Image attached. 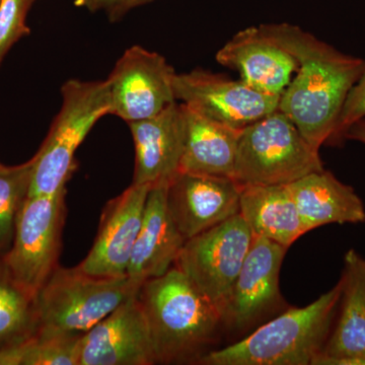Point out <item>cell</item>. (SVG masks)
Segmentation results:
<instances>
[{
	"instance_id": "17",
	"label": "cell",
	"mask_w": 365,
	"mask_h": 365,
	"mask_svg": "<svg viewBox=\"0 0 365 365\" xmlns=\"http://www.w3.org/2000/svg\"><path fill=\"white\" fill-rule=\"evenodd\" d=\"M340 282L332 330L313 365H365V258L355 250L345 254Z\"/></svg>"
},
{
	"instance_id": "27",
	"label": "cell",
	"mask_w": 365,
	"mask_h": 365,
	"mask_svg": "<svg viewBox=\"0 0 365 365\" xmlns=\"http://www.w3.org/2000/svg\"><path fill=\"white\" fill-rule=\"evenodd\" d=\"M151 1L153 0H111L106 9L109 14L110 20L114 21L121 19L134 7L143 6Z\"/></svg>"
},
{
	"instance_id": "22",
	"label": "cell",
	"mask_w": 365,
	"mask_h": 365,
	"mask_svg": "<svg viewBox=\"0 0 365 365\" xmlns=\"http://www.w3.org/2000/svg\"><path fill=\"white\" fill-rule=\"evenodd\" d=\"M39 316L35 295L11 277L0 259V351L35 337Z\"/></svg>"
},
{
	"instance_id": "21",
	"label": "cell",
	"mask_w": 365,
	"mask_h": 365,
	"mask_svg": "<svg viewBox=\"0 0 365 365\" xmlns=\"http://www.w3.org/2000/svg\"><path fill=\"white\" fill-rule=\"evenodd\" d=\"M239 213L254 237L287 249L309 232L287 185L242 187Z\"/></svg>"
},
{
	"instance_id": "28",
	"label": "cell",
	"mask_w": 365,
	"mask_h": 365,
	"mask_svg": "<svg viewBox=\"0 0 365 365\" xmlns=\"http://www.w3.org/2000/svg\"><path fill=\"white\" fill-rule=\"evenodd\" d=\"M349 139V140L359 141L365 144V118L359 120L353 123L343 135V140Z\"/></svg>"
},
{
	"instance_id": "16",
	"label": "cell",
	"mask_w": 365,
	"mask_h": 365,
	"mask_svg": "<svg viewBox=\"0 0 365 365\" xmlns=\"http://www.w3.org/2000/svg\"><path fill=\"white\" fill-rule=\"evenodd\" d=\"M216 61L237 71L255 90L279 97L299 68L297 59L266 37L259 26L235 34L216 53Z\"/></svg>"
},
{
	"instance_id": "29",
	"label": "cell",
	"mask_w": 365,
	"mask_h": 365,
	"mask_svg": "<svg viewBox=\"0 0 365 365\" xmlns=\"http://www.w3.org/2000/svg\"><path fill=\"white\" fill-rule=\"evenodd\" d=\"M111 0H76L78 6L88 7L91 11L107 7Z\"/></svg>"
},
{
	"instance_id": "8",
	"label": "cell",
	"mask_w": 365,
	"mask_h": 365,
	"mask_svg": "<svg viewBox=\"0 0 365 365\" xmlns=\"http://www.w3.org/2000/svg\"><path fill=\"white\" fill-rule=\"evenodd\" d=\"M253 239L239 213L185 242L174 266L207 297L220 314Z\"/></svg>"
},
{
	"instance_id": "20",
	"label": "cell",
	"mask_w": 365,
	"mask_h": 365,
	"mask_svg": "<svg viewBox=\"0 0 365 365\" xmlns=\"http://www.w3.org/2000/svg\"><path fill=\"white\" fill-rule=\"evenodd\" d=\"M182 107L186 137L180 172L232 179L242 130Z\"/></svg>"
},
{
	"instance_id": "19",
	"label": "cell",
	"mask_w": 365,
	"mask_h": 365,
	"mask_svg": "<svg viewBox=\"0 0 365 365\" xmlns=\"http://www.w3.org/2000/svg\"><path fill=\"white\" fill-rule=\"evenodd\" d=\"M307 232L327 225L365 222V208L349 185L325 169L287 185Z\"/></svg>"
},
{
	"instance_id": "1",
	"label": "cell",
	"mask_w": 365,
	"mask_h": 365,
	"mask_svg": "<svg viewBox=\"0 0 365 365\" xmlns=\"http://www.w3.org/2000/svg\"><path fill=\"white\" fill-rule=\"evenodd\" d=\"M261 32L297 59L299 68L280 96L287 115L316 150L331 143L340 113L365 60L349 56L292 24H265Z\"/></svg>"
},
{
	"instance_id": "2",
	"label": "cell",
	"mask_w": 365,
	"mask_h": 365,
	"mask_svg": "<svg viewBox=\"0 0 365 365\" xmlns=\"http://www.w3.org/2000/svg\"><path fill=\"white\" fill-rule=\"evenodd\" d=\"M157 364L197 361L222 326L218 309L179 269L146 280L138 294Z\"/></svg>"
},
{
	"instance_id": "25",
	"label": "cell",
	"mask_w": 365,
	"mask_h": 365,
	"mask_svg": "<svg viewBox=\"0 0 365 365\" xmlns=\"http://www.w3.org/2000/svg\"><path fill=\"white\" fill-rule=\"evenodd\" d=\"M31 0H0V66L11 47L30 33L26 24Z\"/></svg>"
},
{
	"instance_id": "9",
	"label": "cell",
	"mask_w": 365,
	"mask_h": 365,
	"mask_svg": "<svg viewBox=\"0 0 365 365\" xmlns=\"http://www.w3.org/2000/svg\"><path fill=\"white\" fill-rule=\"evenodd\" d=\"M287 250L269 240L254 237L246 260L220 309L222 328L245 337L265 323V319L285 309L279 277Z\"/></svg>"
},
{
	"instance_id": "13",
	"label": "cell",
	"mask_w": 365,
	"mask_h": 365,
	"mask_svg": "<svg viewBox=\"0 0 365 365\" xmlns=\"http://www.w3.org/2000/svg\"><path fill=\"white\" fill-rule=\"evenodd\" d=\"M241 191L232 178L179 172L168 185V209L188 241L239 215Z\"/></svg>"
},
{
	"instance_id": "5",
	"label": "cell",
	"mask_w": 365,
	"mask_h": 365,
	"mask_svg": "<svg viewBox=\"0 0 365 365\" xmlns=\"http://www.w3.org/2000/svg\"><path fill=\"white\" fill-rule=\"evenodd\" d=\"M61 95L60 111L33 158L28 196L54 195L66 189L76 168V150L98 120L111 113L106 81L71 79L62 86Z\"/></svg>"
},
{
	"instance_id": "11",
	"label": "cell",
	"mask_w": 365,
	"mask_h": 365,
	"mask_svg": "<svg viewBox=\"0 0 365 365\" xmlns=\"http://www.w3.org/2000/svg\"><path fill=\"white\" fill-rule=\"evenodd\" d=\"M176 100L216 122L242 129L277 111L279 96L251 88L244 81L196 69L176 74Z\"/></svg>"
},
{
	"instance_id": "14",
	"label": "cell",
	"mask_w": 365,
	"mask_h": 365,
	"mask_svg": "<svg viewBox=\"0 0 365 365\" xmlns=\"http://www.w3.org/2000/svg\"><path fill=\"white\" fill-rule=\"evenodd\" d=\"M137 294L81 336L78 365L157 364L150 329Z\"/></svg>"
},
{
	"instance_id": "24",
	"label": "cell",
	"mask_w": 365,
	"mask_h": 365,
	"mask_svg": "<svg viewBox=\"0 0 365 365\" xmlns=\"http://www.w3.org/2000/svg\"><path fill=\"white\" fill-rule=\"evenodd\" d=\"M33 165V158L14 167L0 163V250L14 239L16 216L30 190Z\"/></svg>"
},
{
	"instance_id": "10",
	"label": "cell",
	"mask_w": 365,
	"mask_h": 365,
	"mask_svg": "<svg viewBox=\"0 0 365 365\" xmlns=\"http://www.w3.org/2000/svg\"><path fill=\"white\" fill-rule=\"evenodd\" d=\"M174 68L158 53L132 46L106 79L111 113L127 124L155 116L177 102Z\"/></svg>"
},
{
	"instance_id": "18",
	"label": "cell",
	"mask_w": 365,
	"mask_h": 365,
	"mask_svg": "<svg viewBox=\"0 0 365 365\" xmlns=\"http://www.w3.org/2000/svg\"><path fill=\"white\" fill-rule=\"evenodd\" d=\"M169 182H160L150 187L143 223L127 269V276L140 284L160 277L174 267L186 242L168 209Z\"/></svg>"
},
{
	"instance_id": "12",
	"label": "cell",
	"mask_w": 365,
	"mask_h": 365,
	"mask_svg": "<svg viewBox=\"0 0 365 365\" xmlns=\"http://www.w3.org/2000/svg\"><path fill=\"white\" fill-rule=\"evenodd\" d=\"M150 187L132 182L106 204L93 247L78 265L83 272L98 277L127 275Z\"/></svg>"
},
{
	"instance_id": "23",
	"label": "cell",
	"mask_w": 365,
	"mask_h": 365,
	"mask_svg": "<svg viewBox=\"0 0 365 365\" xmlns=\"http://www.w3.org/2000/svg\"><path fill=\"white\" fill-rule=\"evenodd\" d=\"M81 337H42L0 351V365H78Z\"/></svg>"
},
{
	"instance_id": "7",
	"label": "cell",
	"mask_w": 365,
	"mask_h": 365,
	"mask_svg": "<svg viewBox=\"0 0 365 365\" xmlns=\"http://www.w3.org/2000/svg\"><path fill=\"white\" fill-rule=\"evenodd\" d=\"M66 195V188L26 197L16 216L13 247L1 258L11 277L35 297L58 266Z\"/></svg>"
},
{
	"instance_id": "3",
	"label": "cell",
	"mask_w": 365,
	"mask_h": 365,
	"mask_svg": "<svg viewBox=\"0 0 365 365\" xmlns=\"http://www.w3.org/2000/svg\"><path fill=\"white\" fill-rule=\"evenodd\" d=\"M341 282L304 307H288L232 344L211 350L204 365H313L330 335Z\"/></svg>"
},
{
	"instance_id": "26",
	"label": "cell",
	"mask_w": 365,
	"mask_h": 365,
	"mask_svg": "<svg viewBox=\"0 0 365 365\" xmlns=\"http://www.w3.org/2000/svg\"><path fill=\"white\" fill-rule=\"evenodd\" d=\"M362 118H365V66L359 81L346 98L331 143H340L343 140L345 131Z\"/></svg>"
},
{
	"instance_id": "30",
	"label": "cell",
	"mask_w": 365,
	"mask_h": 365,
	"mask_svg": "<svg viewBox=\"0 0 365 365\" xmlns=\"http://www.w3.org/2000/svg\"><path fill=\"white\" fill-rule=\"evenodd\" d=\"M31 1L34 2V0H31Z\"/></svg>"
},
{
	"instance_id": "6",
	"label": "cell",
	"mask_w": 365,
	"mask_h": 365,
	"mask_svg": "<svg viewBox=\"0 0 365 365\" xmlns=\"http://www.w3.org/2000/svg\"><path fill=\"white\" fill-rule=\"evenodd\" d=\"M319 151L277 110L242 129L232 179L242 187L289 185L325 169Z\"/></svg>"
},
{
	"instance_id": "4",
	"label": "cell",
	"mask_w": 365,
	"mask_h": 365,
	"mask_svg": "<svg viewBox=\"0 0 365 365\" xmlns=\"http://www.w3.org/2000/svg\"><path fill=\"white\" fill-rule=\"evenodd\" d=\"M140 283L129 276L98 277L78 266H57L36 300L42 337H81L120 304L138 294Z\"/></svg>"
},
{
	"instance_id": "15",
	"label": "cell",
	"mask_w": 365,
	"mask_h": 365,
	"mask_svg": "<svg viewBox=\"0 0 365 365\" xmlns=\"http://www.w3.org/2000/svg\"><path fill=\"white\" fill-rule=\"evenodd\" d=\"M128 126L135 150L134 184L169 182L180 172L184 151L186 123L181 103Z\"/></svg>"
}]
</instances>
